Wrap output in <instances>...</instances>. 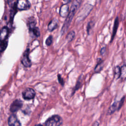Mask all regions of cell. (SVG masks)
<instances>
[{"mask_svg": "<svg viewBox=\"0 0 126 126\" xmlns=\"http://www.w3.org/2000/svg\"><path fill=\"white\" fill-rule=\"evenodd\" d=\"M58 26V21L56 19L51 20L48 25V30L50 32H52L57 28Z\"/></svg>", "mask_w": 126, "mask_h": 126, "instance_id": "8fae6325", "label": "cell"}, {"mask_svg": "<svg viewBox=\"0 0 126 126\" xmlns=\"http://www.w3.org/2000/svg\"><path fill=\"white\" fill-rule=\"evenodd\" d=\"M29 49H27L23 54L22 59L21 60V62L23 65L26 67H30L32 65V62L29 58Z\"/></svg>", "mask_w": 126, "mask_h": 126, "instance_id": "5b68a950", "label": "cell"}, {"mask_svg": "<svg viewBox=\"0 0 126 126\" xmlns=\"http://www.w3.org/2000/svg\"><path fill=\"white\" fill-rule=\"evenodd\" d=\"M120 76V67L119 66H116L114 69V77L117 79Z\"/></svg>", "mask_w": 126, "mask_h": 126, "instance_id": "ac0fdd59", "label": "cell"}, {"mask_svg": "<svg viewBox=\"0 0 126 126\" xmlns=\"http://www.w3.org/2000/svg\"><path fill=\"white\" fill-rule=\"evenodd\" d=\"M58 79L59 82L61 84V85L62 86H63L64 85V80L62 78V77H61L60 74H58Z\"/></svg>", "mask_w": 126, "mask_h": 126, "instance_id": "603a6c76", "label": "cell"}, {"mask_svg": "<svg viewBox=\"0 0 126 126\" xmlns=\"http://www.w3.org/2000/svg\"><path fill=\"white\" fill-rule=\"evenodd\" d=\"M126 76V66L124 64L121 68H120V76L122 79H125Z\"/></svg>", "mask_w": 126, "mask_h": 126, "instance_id": "9a60e30c", "label": "cell"}, {"mask_svg": "<svg viewBox=\"0 0 126 126\" xmlns=\"http://www.w3.org/2000/svg\"><path fill=\"white\" fill-rule=\"evenodd\" d=\"M82 0H73L70 10L69 11L68 14L66 16V18L64 22V24L61 29V34H63L68 30L70 24L78 9L79 8Z\"/></svg>", "mask_w": 126, "mask_h": 126, "instance_id": "6da1fadb", "label": "cell"}, {"mask_svg": "<svg viewBox=\"0 0 126 126\" xmlns=\"http://www.w3.org/2000/svg\"><path fill=\"white\" fill-rule=\"evenodd\" d=\"M7 46V41L5 40L1 41L0 43V51H3Z\"/></svg>", "mask_w": 126, "mask_h": 126, "instance_id": "ffe728a7", "label": "cell"}, {"mask_svg": "<svg viewBox=\"0 0 126 126\" xmlns=\"http://www.w3.org/2000/svg\"><path fill=\"white\" fill-rule=\"evenodd\" d=\"M23 106V102L20 99H16L11 104L10 110L12 112H15L18 111Z\"/></svg>", "mask_w": 126, "mask_h": 126, "instance_id": "52a82bcc", "label": "cell"}, {"mask_svg": "<svg viewBox=\"0 0 126 126\" xmlns=\"http://www.w3.org/2000/svg\"><path fill=\"white\" fill-rule=\"evenodd\" d=\"M94 26V23L91 21V22H90L88 24V26H87V32H88V34H90V31L92 30V28H93Z\"/></svg>", "mask_w": 126, "mask_h": 126, "instance_id": "7402d4cb", "label": "cell"}, {"mask_svg": "<svg viewBox=\"0 0 126 126\" xmlns=\"http://www.w3.org/2000/svg\"><path fill=\"white\" fill-rule=\"evenodd\" d=\"M118 26H119V18L118 17H117L115 19V20L114 22V27H113V33H112L111 42L112 41L114 37H115V35L116 33V32H117V31L118 29Z\"/></svg>", "mask_w": 126, "mask_h": 126, "instance_id": "5bb4252c", "label": "cell"}, {"mask_svg": "<svg viewBox=\"0 0 126 126\" xmlns=\"http://www.w3.org/2000/svg\"><path fill=\"white\" fill-rule=\"evenodd\" d=\"M103 60H102V59L100 58L98 59L97 64L94 69V72L96 73L99 72L103 68Z\"/></svg>", "mask_w": 126, "mask_h": 126, "instance_id": "4fadbf2b", "label": "cell"}, {"mask_svg": "<svg viewBox=\"0 0 126 126\" xmlns=\"http://www.w3.org/2000/svg\"><path fill=\"white\" fill-rule=\"evenodd\" d=\"M105 51H106V48H105V47H103L102 48H101V50H100V54H101V55H104V54L105 53Z\"/></svg>", "mask_w": 126, "mask_h": 126, "instance_id": "d4e9b609", "label": "cell"}, {"mask_svg": "<svg viewBox=\"0 0 126 126\" xmlns=\"http://www.w3.org/2000/svg\"><path fill=\"white\" fill-rule=\"evenodd\" d=\"M69 12V6L67 4H64L62 5L60 8L59 14L62 17H66Z\"/></svg>", "mask_w": 126, "mask_h": 126, "instance_id": "9c48e42d", "label": "cell"}, {"mask_svg": "<svg viewBox=\"0 0 126 126\" xmlns=\"http://www.w3.org/2000/svg\"><path fill=\"white\" fill-rule=\"evenodd\" d=\"M53 41V37L52 35H49L45 40V44L47 46L51 45Z\"/></svg>", "mask_w": 126, "mask_h": 126, "instance_id": "44dd1931", "label": "cell"}, {"mask_svg": "<svg viewBox=\"0 0 126 126\" xmlns=\"http://www.w3.org/2000/svg\"><path fill=\"white\" fill-rule=\"evenodd\" d=\"M8 33V30L7 27L3 28L0 31V41L5 40Z\"/></svg>", "mask_w": 126, "mask_h": 126, "instance_id": "7c38bea8", "label": "cell"}, {"mask_svg": "<svg viewBox=\"0 0 126 126\" xmlns=\"http://www.w3.org/2000/svg\"><path fill=\"white\" fill-rule=\"evenodd\" d=\"M8 125L11 126H19L21 123L15 115H11L8 119Z\"/></svg>", "mask_w": 126, "mask_h": 126, "instance_id": "ba28073f", "label": "cell"}, {"mask_svg": "<svg viewBox=\"0 0 126 126\" xmlns=\"http://www.w3.org/2000/svg\"><path fill=\"white\" fill-rule=\"evenodd\" d=\"M80 84H81V81H80V79L79 78V79H78L77 82V84L76 85V86H75V91L76 90H77V89H78V88L80 87Z\"/></svg>", "mask_w": 126, "mask_h": 126, "instance_id": "cb8c5ba5", "label": "cell"}, {"mask_svg": "<svg viewBox=\"0 0 126 126\" xmlns=\"http://www.w3.org/2000/svg\"><path fill=\"white\" fill-rule=\"evenodd\" d=\"M62 118L58 115H54L49 117L45 122L46 126H59L63 124Z\"/></svg>", "mask_w": 126, "mask_h": 126, "instance_id": "7a4b0ae2", "label": "cell"}, {"mask_svg": "<svg viewBox=\"0 0 126 126\" xmlns=\"http://www.w3.org/2000/svg\"><path fill=\"white\" fill-rule=\"evenodd\" d=\"M31 31L32 32V33L35 35L36 37H39L40 36V31L38 27H34L33 28H32Z\"/></svg>", "mask_w": 126, "mask_h": 126, "instance_id": "d6986e66", "label": "cell"}, {"mask_svg": "<svg viewBox=\"0 0 126 126\" xmlns=\"http://www.w3.org/2000/svg\"><path fill=\"white\" fill-rule=\"evenodd\" d=\"M35 25H36L35 20L32 17L31 18V19H30V21L29 22V24H28L30 31H31L32 28H33L34 27H35Z\"/></svg>", "mask_w": 126, "mask_h": 126, "instance_id": "e0dca14e", "label": "cell"}, {"mask_svg": "<svg viewBox=\"0 0 126 126\" xmlns=\"http://www.w3.org/2000/svg\"><path fill=\"white\" fill-rule=\"evenodd\" d=\"M16 6L20 10H26L30 8L31 4L28 0H17Z\"/></svg>", "mask_w": 126, "mask_h": 126, "instance_id": "3957f363", "label": "cell"}, {"mask_svg": "<svg viewBox=\"0 0 126 126\" xmlns=\"http://www.w3.org/2000/svg\"><path fill=\"white\" fill-rule=\"evenodd\" d=\"M92 8H93V6L91 4H89L88 3L84 5V7L82 9V10L81 11L80 14H79V15H78V18H83H83H85L89 14L90 12L91 11Z\"/></svg>", "mask_w": 126, "mask_h": 126, "instance_id": "8992f818", "label": "cell"}, {"mask_svg": "<svg viewBox=\"0 0 126 126\" xmlns=\"http://www.w3.org/2000/svg\"><path fill=\"white\" fill-rule=\"evenodd\" d=\"M22 96L26 100L33 99L35 96V92L33 89L27 88L22 92Z\"/></svg>", "mask_w": 126, "mask_h": 126, "instance_id": "277c9868", "label": "cell"}, {"mask_svg": "<svg viewBox=\"0 0 126 126\" xmlns=\"http://www.w3.org/2000/svg\"><path fill=\"white\" fill-rule=\"evenodd\" d=\"M119 101H115L109 107L107 112V115H111L115 111L119 110Z\"/></svg>", "mask_w": 126, "mask_h": 126, "instance_id": "30bf717a", "label": "cell"}, {"mask_svg": "<svg viewBox=\"0 0 126 126\" xmlns=\"http://www.w3.org/2000/svg\"><path fill=\"white\" fill-rule=\"evenodd\" d=\"M63 0L65 3H68V2H69L71 0Z\"/></svg>", "mask_w": 126, "mask_h": 126, "instance_id": "4316f807", "label": "cell"}, {"mask_svg": "<svg viewBox=\"0 0 126 126\" xmlns=\"http://www.w3.org/2000/svg\"><path fill=\"white\" fill-rule=\"evenodd\" d=\"M75 35V32L73 31H72L67 33L66 36V39L67 40L68 42H70L74 38Z\"/></svg>", "mask_w": 126, "mask_h": 126, "instance_id": "2e32d148", "label": "cell"}, {"mask_svg": "<svg viewBox=\"0 0 126 126\" xmlns=\"http://www.w3.org/2000/svg\"><path fill=\"white\" fill-rule=\"evenodd\" d=\"M93 126H98V125H99V123H98V122H95L94 124H93Z\"/></svg>", "mask_w": 126, "mask_h": 126, "instance_id": "484cf974", "label": "cell"}]
</instances>
